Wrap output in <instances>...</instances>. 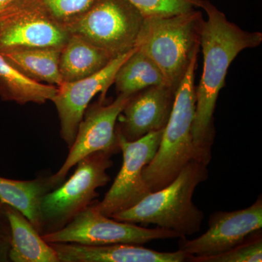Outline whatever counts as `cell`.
Masks as SVG:
<instances>
[{"instance_id":"ba28073f","label":"cell","mask_w":262,"mask_h":262,"mask_svg":"<svg viewBox=\"0 0 262 262\" xmlns=\"http://www.w3.org/2000/svg\"><path fill=\"white\" fill-rule=\"evenodd\" d=\"M163 130L149 133L141 139L128 141L117 131V144L123 162L113 186L96 208L107 217L125 211L151 194L143 178V169L154 158Z\"/></svg>"},{"instance_id":"603a6c76","label":"cell","mask_w":262,"mask_h":262,"mask_svg":"<svg viewBox=\"0 0 262 262\" xmlns=\"http://www.w3.org/2000/svg\"><path fill=\"white\" fill-rule=\"evenodd\" d=\"M144 18L168 16L201 8L203 0H128Z\"/></svg>"},{"instance_id":"d6986e66","label":"cell","mask_w":262,"mask_h":262,"mask_svg":"<svg viewBox=\"0 0 262 262\" xmlns=\"http://www.w3.org/2000/svg\"><path fill=\"white\" fill-rule=\"evenodd\" d=\"M44 188L38 181H16L0 177V203L20 212L38 232L43 227L41 202Z\"/></svg>"},{"instance_id":"484cf974","label":"cell","mask_w":262,"mask_h":262,"mask_svg":"<svg viewBox=\"0 0 262 262\" xmlns=\"http://www.w3.org/2000/svg\"><path fill=\"white\" fill-rule=\"evenodd\" d=\"M18 0H0V12L3 11L7 8L16 3Z\"/></svg>"},{"instance_id":"8fae6325","label":"cell","mask_w":262,"mask_h":262,"mask_svg":"<svg viewBox=\"0 0 262 262\" xmlns=\"http://www.w3.org/2000/svg\"><path fill=\"white\" fill-rule=\"evenodd\" d=\"M262 227V199L248 208L231 212L212 213L208 229L194 239L181 238L179 250L188 255L207 257L229 251L241 244Z\"/></svg>"},{"instance_id":"9c48e42d","label":"cell","mask_w":262,"mask_h":262,"mask_svg":"<svg viewBox=\"0 0 262 262\" xmlns=\"http://www.w3.org/2000/svg\"><path fill=\"white\" fill-rule=\"evenodd\" d=\"M70 36L33 0H18L0 12V53L37 47L62 49Z\"/></svg>"},{"instance_id":"5bb4252c","label":"cell","mask_w":262,"mask_h":262,"mask_svg":"<svg viewBox=\"0 0 262 262\" xmlns=\"http://www.w3.org/2000/svg\"><path fill=\"white\" fill-rule=\"evenodd\" d=\"M49 244L61 262H183L189 261L191 256L180 250L176 252H160L139 244Z\"/></svg>"},{"instance_id":"ac0fdd59","label":"cell","mask_w":262,"mask_h":262,"mask_svg":"<svg viewBox=\"0 0 262 262\" xmlns=\"http://www.w3.org/2000/svg\"><path fill=\"white\" fill-rule=\"evenodd\" d=\"M58 87L33 80L15 69L0 54V98L18 104H42L52 101Z\"/></svg>"},{"instance_id":"7c38bea8","label":"cell","mask_w":262,"mask_h":262,"mask_svg":"<svg viewBox=\"0 0 262 262\" xmlns=\"http://www.w3.org/2000/svg\"><path fill=\"white\" fill-rule=\"evenodd\" d=\"M135 49L114 58L94 75L58 86L56 96L51 101L59 117L60 134L69 148L75 141L79 125L91 100L99 93L101 100H104L108 89L115 82L117 71Z\"/></svg>"},{"instance_id":"6da1fadb","label":"cell","mask_w":262,"mask_h":262,"mask_svg":"<svg viewBox=\"0 0 262 262\" xmlns=\"http://www.w3.org/2000/svg\"><path fill=\"white\" fill-rule=\"evenodd\" d=\"M201 8L206 11L208 19L203 22L200 40L203 70L195 90L192 138L194 159L208 166L215 138L213 114L229 67L241 52L259 46L262 34L239 28L208 0H203Z\"/></svg>"},{"instance_id":"e0dca14e","label":"cell","mask_w":262,"mask_h":262,"mask_svg":"<svg viewBox=\"0 0 262 262\" xmlns=\"http://www.w3.org/2000/svg\"><path fill=\"white\" fill-rule=\"evenodd\" d=\"M61 51L55 48L37 47L10 50L0 54L32 80L58 87L63 83L59 72Z\"/></svg>"},{"instance_id":"cb8c5ba5","label":"cell","mask_w":262,"mask_h":262,"mask_svg":"<svg viewBox=\"0 0 262 262\" xmlns=\"http://www.w3.org/2000/svg\"><path fill=\"white\" fill-rule=\"evenodd\" d=\"M6 215H5L4 204H2L0 203V237L1 238H4L7 239L6 235V226L5 225H8V220H5L4 219H6Z\"/></svg>"},{"instance_id":"44dd1931","label":"cell","mask_w":262,"mask_h":262,"mask_svg":"<svg viewBox=\"0 0 262 262\" xmlns=\"http://www.w3.org/2000/svg\"><path fill=\"white\" fill-rule=\"evenodd\" d=\"M57 25L68 32L95 0H33Z\"/></svg>"},{"instance_id":"8992f818","label":"cell","mask_w":262,"mask_h":262,"mask_svg":"<svg viewBox=\"0 0 262 262\" xmlns=\"http://www.w3.org/2000/svg\"><path fill=\"white\" fill-rule=\"evenodd\" d=\"M113 151H101L84 157L77 163L73 176L63 185L47 194L41 202L43 226L63 227L87 208L98 196V188L110 181L106 170L113 165Z\"/></svg>"},{"instance_id":"7a4b0ae2","label":"cell","mask_w":262,"mask_h":262,"mask_svg":"<svg viewBox=\"0 0 262 262\" xmlns=\"http://www.w3.org/2000/svg\"><path fill=\"white\" fill-rule=\"evenodd\" d=\"M207 167L191 160L167 187L110 218L134 225H155L175 232L181 238L200 232L204 214L193 203L192 196L196 187L208 179Z\"/></svg>"},{"instance_id":"9a60e30c","label":"cell","mask_w":262,"mask_h":262,"mask_svg":"<svg viewBox=\"0 0 262 262\" xmlns=\"http://www.w3.org/2000/svg\"><path fill=\"white\" fill-rule=\"evenodd\" d=\"M4 209L10 233L8 257L12 261H59L56 251L20 212L7 205Z\"/></svg>"},{"instance_id":"4fadbf2b","label":"cell","mask_w":262,"mask_h":262,"mask_svg":"<svg viewBox=\"0 0 262 262\" xmlns=\"http://www.w3.org/2000/svg\"><path fill=\"white\" fill-rule=\"evenodd\" d=\"M177 90L168 84L151 86L131 96L119 115L117 131L134 141L165 129L173 110Z\"/></svg>"},{"instance_id":"7402d4cb","label":"cell","mask_w":262,"mask_h":262,"mask_svg":"<svg viewBox=\"0 0 262 262\" xmlns=\"http://www.w3.org/2000/svg\"><path fill=\"white\" fill-rule=\"evenodd\" d=\"M192 262H261L262 236L261 229L251 234L248 239L229 251L214 256L198 257L191 256Z\"/></svg>"},{"instance_id":"ffe728a7","label":"cell","mask_w":262,"mask_h":262,"mask_svg":"<svg viewBox=\"0 0 262 262\" xmlns=\"http://www.w3.org/2000/svg\"><path fill=\"white\" fill-rule=\"evenodd\" d=\"M114 83L117 95L131 96L142 90L166 84V82L154 62L136 47L117 71Z\"/></svg>"},{"instance_id":"30bf717a","label":"cell","mask_w":262,"mask_h":262,"mask_svg":"<svg viewBox=\"0 0 262 262\" xmlns=\"http://www.w3.org/2000/svg\"><path fill=\"white\" fill-rule=\"evenodd\" d=\"M130 97L119 94L108 104H104L101 100L89 106L68 157L60 170L51 177L49 184L53 186L61 183L70 169L88 155L101 151L116 153L120 149L117 144V119Z\"/></svg>"},{"instance_id":"2e32d148","label":"cell","mask_w":262,"mask_h":262,"mask_svg":"<svg viewBox=\"0 0 262 262\" xmlns=\"http://www.w3.org/2000/svg\"><path fill=\"white\" fill-rule=\"evenodd\" d=\"M114 58L84 38L70 34L60 54L59 72L62 80L63 82H74L94 75Z\"/></svg>"},{"instance_id":"52a82bcc","label":"cell","mask_w":262,"mask_h":262,"mask_svg":"<svg viewBox=\"0 0 262 262\" xmlns=\"http://www.w3.org/2000/svg\"><path fill=\"white\" fill-rule=\"evenodd\" d=\"M175 232L157 227L148 229L118 222L103 215L94 206H88L75 215L64 227L44 234L48 244L70 243L103 246L115 244L143 245L160 239L177 238Z\"/></svg>"},{"instance_id":"5b68a950","label":"cell","mask_w":262,"mask_h":262,"mask_svg":"<svg viewBox=\"0 0 262 262\" xmlns=\"http://www.w3.org/2000/svg\"><path fill=\"white\" fill-rule=\"evenodd\" d=\"M144 20L128 0H95L68 32L116 58L136 47Z\"/></svg>"},{"instance_id":"d4e9b609","label":"cell","mask_w":262,"mask_h":262,"mask_svg":"<svg viewBox=\"0 0 262 262\" xmlns=\"http://www.w3.org/2000/svg\"><path fill=\"white\" fill-rule=\"evenodd\" d=\"M7 239L0 237V261L4 259L6 256Z\"/></svg>"},{"instance_id":"3957f363","label":"cell","mask_w":262,"mask_h":262,"mask_svg":"<svg viewBox=\"0 0 262 262\" xmlns=\"http://www.w3.org/2000/svg\"><path fill=\"white\" fill-rule=\"evenodd\" d=\"M203 22V14L196 9L144 20L136 48L154 62L166 84L176 90L198 54Z\"/></svg>"},{"instance_id":"277c9868","label":"cell","mask_w":262,"mask_h":262,"mask_svg":"<svg viewBox=\"0 0 262 262\" xmlns=\"http://www.w3.org/2000/svg\"><path fill=\"white\" fill-rule=\"evenodd\" d=\"M198 55L176 91L173 110L154 158L143 169V178L151 192L170 184L194 158L192 125L196 106L194 86Z\"/></svg>"}]
</instances>
